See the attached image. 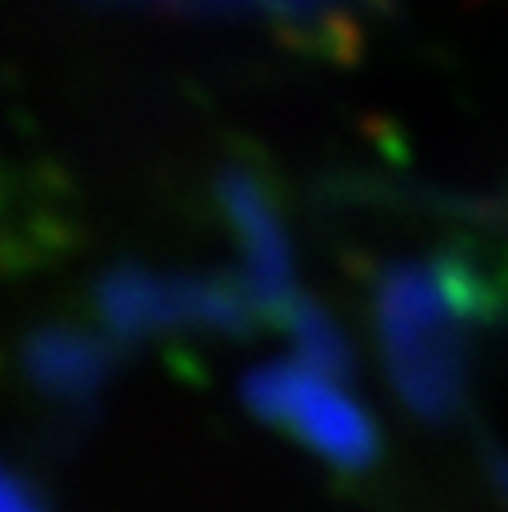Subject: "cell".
Masks as SVG:
<instances>
[{
  "label": "cell",
  "instance_id": "8",
  "mask_svg": "<svg viewBox=\"0 0 508 512\" xmlns=\"http://www.w3.org/2000/svg\"><path fill=\"white\" fill-rule=\"evenodd\" d=\"M488 480H492V488L508 500V452H504V448H492V452H488Z\"/></svg>",
  "mask_w": 508,
  "mask_h": 512
},
{
  "label": "cell",
  "instance_id": "6",
  "mask_svg": "<svg viewBox=\"0 0 508 512\" xmlns=\"http://www.w3.org/2000/svg\"><path fill=\"white\" fill-rule=\"evenodd\" d=\"M180 12H216V16H252L292 36L304 48L352 56L356 40L376 12V0H132Z\"/></svg>",
  "mask_w": 508,
  "mask_h": 512
},
{
  "label": "cell",
  "instance_id": "4",
  "mask_svg": "<svg viewBox=\"0 0 508 512\" xmlns=\"http://www.w3.org/2000/svg\"><path fill=\"white\" fill-rule=\"evenodd\" d=\"M220 208L236 232L240 256H244V292L260 316L288 320L296 304L304 300L296 292V272H292V244L280 220V208L264 180L252 168H228L220 176Z\"/></svg>",
  "mask_w": 508,
  "mask_h": 512
},
{
  "label": "cell",
  "instance_id": "7",
  "mask_svg": "<svg viewBox=\"0 0 508 512\" xmlns=\"http://www.w3.org/2000/svg\"><path fill=\"white\" fill-rule=\"evenodd\" d=\"M0 512H48V508L16 472H8L0 464Z\"/></svg>",
  "mask_w": 508,
  "mask_h": 512
},
{
  "label": "cell",
  "instance_id": "3",
  "mask_svg": "<svg viewBox=\"0 0 508 512\" xmlns=\"http://www.w3.org/2000/svg\"><path fill=\"white\" fill-rule=\"evenodd\" d=\"M248 408L280 428L292 444L308 448L336 472H364L380 456L372 416L336 384V376L308 364H264L244 380Z\"/></svg>",
  "mask_w": 508,
  "mask_h": 512
},
{
  "label": "cell",
  "instance_id": "5",
  "mask_svg": "<svg viewBox=\"0 0 508 512\" xmlns=\"http://www.w3.org/2000/svg\"><path fill=\"white\" fill-rule=\"evenodd\" d=\"M112 368V344L80 324H44L24 344V380L60 424H80L96 412Z\"/></svg>",
  "mask_w": 508,
  "mask_h": 512
},
{
  "label": "cell",
  "instance_id": "2",
  "mask_svg": "<svg viewBox=\"0 0 508 512\" xmlns=\"http://www.w3.org/2000/svg\"><path fill=\"white\" fill-rule=\"evenodd\" d=\"M104 324L120 340L160 336H240L260 316L244 292L224 276L116 268L100 280Z\"/></svg>",
  "mask_w": 508,
  "mask_h": 512
},
{
  "label": "cell",
  "instance_id": "1",
  "mask_svg": "<svg viewBox=\"0 0 508 512\" xmlns=\"http://www.w3.org/2000/svg\"><path fill=\"white\" fill-rule=\"evenodd\" d=\"M508 288L480 256L424 252L388 260L372 284V324L400 400L424 420H452L504 316Z\"/></svg>",
  "mask_w": 508,
  "mask_h": 512
}]
</instances>
